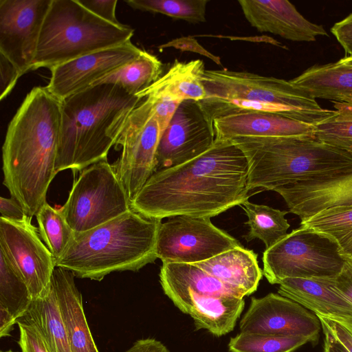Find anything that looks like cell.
Listing matches in <instances>:
<instances>
[{
    "instance_id": "10",
    "label": "cell",
    "mask_w": 352,
    "mask_h": 352,
    "mask_svg": "<svg viewBox=\"0 0 352 352\" xmlns=\"http://www.w3.org/2000/svg\"><path fill=\"white\" fill-rule=\"evenodd\" d=\"M241 245L235 238L213 225L210 217L179 215L161 223L156 256L162 263L194 264Z\"/></svg>"
},
{
    "instance_id": "27",
    "label": "cell",
    "mask_w": 352,
    "mask_h": 352,
    "mask_svg": "<svg viewBox=\"0 0 352 352\" xmlns=\"http://www.w3.org/2000/svg\"><path fill=\"white\" fill-rule=\"evenodd\" d=\"M23 317L36 327L51 352H72L52 282L49 293L32 300Z\"/></svg>"
},
{
    "instance_id": "34",
    "label": "cell",
    "mask_w": 352,
    "mask_h": 352,
    "mask_svg": "<svg viewBox=\"0 0 352 352\" xmlns=\"http://www.w3.org/2000/svg\"><path fill=\"white\" fill-rule=\"evenodd\" d=\"M208 0H128L131 8L144 12L160 13L190 23H204Z\"/></svg>"
},
{
    "instance_id": "18",
    "label": "cell",
    "mask_w": 352,
    "mask_h": 352,
    "mask_svg": "<svg viewBox=\"0 0 352 352\" xmlns=\"http://www.w3.org/2000/svg\"><path fill=\"white\" fill-rule=\"evenodd\" d=\"M272 191L284 199L289 212L304 220L330 208L352 206V171L279 186Z\"/></svg>"
},
{
    "instance_id": "11",
    "label": "cell",
    "mask_w": 352,
    "mask_h": 352,
    "mask_svg": "<svg viewBox=\"0 0 352 352\" xmlns=\"http://www.w3.org/2000/svg\"><path fill=\"white\" fill-rule=\"evenodd\" d=\"M161 135L153 104L144 98L130 114L115 145L122 146V153L113 166L130 201L155 172Z\"/></svg>"
},
{
    "instance_id": "12",
    "label": "cell",
    "mask_w": 352,
    "mask_h": 352,
    "mask_svg": "<svg viewBox=\"0 0 352 352\" xmlns=\"http://www.w3.org/2000/svg\"><path fill=\"white\" fill-rule=\"evenodd\" d=\"M31 220L29 216L19 221L0 217V252L25 280L34 300L49 293L56 265Z\"/></svg>"
},
{
    "instance_id": "36",
    "label": "cell",
    "mask_w": 352,
    "mask_h": 352,
    "mask_svg": "<svg viewBox=\"0 0 352 352\" xmlns=\"http://www.w3.org/2000/svg\"><path fill=\"white\" fill-rule=\"evenodd\" d=\"M19 329L17 342L21 352H51L36 327L24 317L18 319Z\"/></svg>"
},
{
    "instance_id": "50",
    "label": "cell",
    "mask_w": 352,
    "mask_h": 352,
    "mask_svg": "<svg viewBox=\"0 0 352 352\" xmlns=\"http://www.w3.org/2000/svg\"><path fill=\"white\" fill-rule=\"evenodd\" d=\"M0 352H17V351H13L12 350H8V351H1Z\"/></svg>"
},
{
    "instance_id": "2",
    "label": "cell",
    "mask_w": 352,
    "mask_h": 352,
    "mask_svg": "<svg viewBox=\"0 0 352 352\" xmlns=\"http://www.w3.org/2000/svg\"><path fill=\"white\" fill-rule=\"evenodd\" d=\"M61 102L47 87H35L9 123L2 147L3 184L28 216L46 202L57 173Z\"/></svg>"
},
{
    "instance_id": "33",
    "label": "cell",
    "mask_w": 352,
    "mask_h": 352,
    "mask_svg": "<svg viewBox=\"0 0 352 352\" xmlns=\"http://www.w3.org/2000/svg\"><path fill=\"white\" fill-rule=\"evenodd\" d=\"M36 217L39 234L57 260L73 240L75 232L59 208H53L47 201L40 208Z\"/></svg>"
},
{
    "instance_id": "4",
    "label": "cell",
    "mask_w": 352,
    "mask_h": 352,
    "mask_svg": "<svg viewBox=\"0 0 352 352\" xmlns=\"http://www.w3.org/2000/svg\"><path fill=\"white\" fill-rule=\"evenodd\" d=\"M161 223L160 219L144 217L131 209L76 233L56 265L75 277L97 281L115 272H137L157 258L156 241Z\"/></svg>"
},
{
    "instance_id": "24",
    "label": "cell",
    "mask_w": 352,
    "mask_h": 352,
    "mask_svg": "<svg viewBox=\"0 0 352 352\" xmlns=\"http://www.w3.org/2000/svg\"><path fill=\"white\" fill-rule=\"evenodd\" d=\"M205 70L204 63L200 59L188 62L175 59L165 74L136 96L141 99L150 98L199 102L206 97L201 81Z\"/></svg>"
},
{
    "instance_id": "20",
    "label": "cell",
    "mask_w": 352,
    "mask_h": 352,
    "mask_svg": "<svg viewBox=\"0 0 352 352\" xmlns=\"http://www.w3.org/2000/svg\"><path fill=\"white\" fill-rule=\"evenodd\" d=\"M184 314L189 315L197 330L205 329L220 337L231 332L245 306L243 298L212 296L192 291L165 294Z\"/></svg>"
},
{
    "instance_id": "26",
    "label": "cell",
    "mask_w": 352,
    "mask_h": 352,
    "mask_svg": "<svg viewBox=\"0 0 352 352\" xmlns=\"http://www.w3.org/2000/svg\"><path fill=\"white\" fill-rule=\"evenodd\" d=\"M159 276L164 294L192 291L204 296L245 297L241 292L192 264L162 263Z\"/></svg>"
},
{
    "instance_id": "46",
    "label": "cell",
    "mask_w": 352,
    "mask_h": 352,
    "mask_svg": "<svg viewBox=\"0 0 352 352\" xmlns=\"http://www.w3.org/2000/svg\"><path fill=\"white\" fill-rule=\"evenodd\" d=\"M201 36H212L217 38H228L231 41H242L254 43H266L275 45L283 49H287L286 46L283 45L281 43L267 35L261 36H224V35H212L204 34Z\"/></svg>"
},
{
    "instance_id": "41",
    "label": "cell",
    "mask_w": 352,
    "mask_h": 352,
    "mask_svg": "<svg viewBox=\"0 0 352 352\" xmlns=\"http://www.w3.org/2000/svg\"><path fill=\"white\" fill-rule=\"evenodd\" d=\"M0 100H2L10 93L21 76L16 67L1 54H0Z\"/></svg>"
},
{
    "instance_id": "29",
    "label": "cell",
    "mask_w": 352,
    "mask_h": 352,
    "mask_svg": "<svg viewBox=\"0 0 352 352\" xmlns=\"http://www.w3.org/2000/svg\"><path fill=\"white\" fill-rule=\"evenodd\" d=\"M240 206L248 218L245 222L249 227V232L245 236L247 241L259 239L267 250L287 234L290 226L285 217L287 211L254 204L248 200Z\"/></svg>"
},
{
    "instance_id": "43",
    "label": "cell",
    "mask_w": 352,
    "mask_h": 352,
    "mask_svg": "<svg viewBox=\"0 0 352 352\" xmlns=\"http://www.w3.org/2000/svg\"><path fill=\"white\" fill-rule=\"evenodd\" d=\"M333 283L352 304V261H346L340 272L333 278Z\"/></svg>"
},
{
    "instance_id": "13",
    "label": "cell",
    "mask_w": 352,
    "mask_h": 352,
    "mask_svg": "<svg viewBox=\"0 0 352 352\" xmlns=\"http://www.w3.org/2000/svg\"><path fill=\"white\" fill-rule=\"evenodd\" d=\"M52 0H0V54L21 76L32 69L42 26Z\"/></svg>"
},
{
    "instance_id": "31",
    "label": "cell",
    "mask_w": 352,
    "mask_h": 352,
    "mask_svg": "<svg viewBox=\"0 0 352 352\" xmlns=\"http://www.w3.org/2000/svg\"><path fill=\"white\" fill-rule=\"evenodd\" d=\"M332 102L333 113L314 126V138L352 156V103Z\"/></svg>"
},
{
    "instance_id": "1",
    "label": "cell",
    "mask_w": 352,
    "mask_h": 352,
    "mask_svg": "<svg viewBox=\"0 0 352 352\" xmlns=\"http://www.w3.org/2000/svg\"><path fill=\"white\" fill-rule=\"evenodd\" d=\"M248 165L231 140L215 139L205 153L154 173L131 201L144 217H212L248 200Z\"/></svg>"
},
{
    "instance_id": "37",
    "label": "cell",
    "mask_w": 352,
    "mask_h": 352,
    "mask_svg": "<svg viewBox=\"0 0 352 352\" xmlns=\"http://www.w3.org/2000/svg\"><path fill=\"white\" fill-rule=\"evenodd\" d=\"M316 316L321 327L327 329L349 352H352V316Z\"/></svg>"
},
{
    "instance_id": "28",
    "label": "cell",
    "mask_w": 352,
    "mask_h": 352,
    "mask_svg": "<svg viewBox=\"0 0 352 352\" xmlns=\"http://www.w3.org/2000/svg\"><path fill=\"white\" fill-rule=\"evenodd\" d=\"M162 72L163 64L158 58L142 50L136 58L97 80L92 85L115 84L130 94L136 96L160 78Z\"/></svg>"
},
{
    "instance_id": "32",
    "label": "cell",
    "mask_w": 352,
    "mask_h": 352,
    "mask_svg": "<svg viewBox=\"0 0 352 352\" xmlns=\"http://www.w3.org/2000/svg\"><path fill=\"white\" fill-rule=\"evenodd\" d=\"M32 300L25 280L0 252V305L18 320L26 314Z\"/></svg>"
},
{
    "instance_id": "17",
    "label": "cell",
    "mask_w": 352,
    "mask_h": 352,
    "mask_svg": "<svg viewBox=\"0 0 352 352\" xmlns=\"http://www.w3.org/2000/svg\"><path fill=\"white\" fill-rule=\"evenodd\" d=\"M238 3L246 20L258 32L297 42L314 41L318 36H328L322 25L307 20L287 0H239Z\"/></svg>"
},
{
    "instance_id": "15",
    "label": "cell",
    "mask_w": 352,
    "mask_h": 352,
    "mask_svg": "<svg viewBox=\"0 0 352 352\" xmlns=\"http://www.w3.org/2000/svg\"><path fill=\"white\" fill-rule=\"evenodd\" d=\"M240 332L278 336H304L316 344L321 323L318 316L278 294L252 298L239 322Z\"/></svg>"
},
{
    "instance_id": "6",
    "label": "cell",
    "mask_w": 352,
    "mask_h": 352,
    "mask_svg": "<svg viewBox=\"0 0 352 352\" xmlns=\"http://www.w3.org/2000/svg\"><path fill=\"white\" fill-rule=\"evenodd\" d=\"M245 155L249 191L331 177L352 171V156L314 137L238 138Z\"/></svg>"
},
{
    "instance_id": "5",
    "label": "cell",
    "mask_w": 352,
    "mask_h": 352,
    "mask_svg": "<svg viewBox=\"0 0 352 352\" xmlns=\"http://www.w3.org/2000/svg\"><path fill=\"white\" fill-rule=\"evenodd\" d=\"M201 81L206 97L198 103L212 122L238 112L258 111L315 126L334 112L322 108L315 98L291 80L223 68L206 69Z\"/></svg>"
},
{
    "instance_id": "21",
    "label": "cell",
    "mask_w": 352,
    "mask_h": 352,
    "mask_svg": "<svg viewBox=\"0 0 352 352\" xmlns=\"http://www.w3.org/2000/svg\"><path fill=\"white\" fill-rule=\"evenodd\" d=\"M71 272L61 267L54 271V288L72 352H99L83 308L82 296Z\"/></svg>"
},
{
    "instance_id": "48",
    "label": "cell",
    "mask_w": 352,
    "mask_h": 352,
    "mask_svg": "<svg viewBox=\"0 0 352 352\" xmlns=\"http://www.w3.org/2000/svg\"><path fill=\"white\" fill-rule=\"evenodd\" d=\"M322 329L324 335V352H349L327 329Z\"/></svg>"
},
{
    "instance_id": "25",
    "label": "cell",
    "mask_w": 352,
    "mask_h": 352,
    "mask_svg": "<svg viewBox=\"0 0 352 352\" xmlns=\"http://www.w3.org/2000/svg\"><path fill=\"white\" fill-rule=\"evenodd\" d=\"M290 80L315 98L352 103V66L315 65Z\"/></svg>"
},
{
    "instance_id": "44",
    "label": "cell",
    "mask_w": 352,
    "mask_h": 352,
    "mask_svg": "<svg viewBox=\"0 0 352 352\" xmlns=\"http://www.w3.org/2000/svg\"><path fill=\"white\" fill-rule=\"evenodd\" d=\"M0 212L1 217L14 221L24 220L28 217L21 204L12 197L0 198Z\"/></svg>"
},
{
    "instance_id": "23",
    "label": "cell",
    "mask_w": 352,
    "mask_h": 352,
    "mask_svg": "<svg viewBox=\"0 0 352 352\" xmlns=\"http://www.w3.org/2000/svg\"><path fill=\"white\" fill-rule=\"evenodd\" d=\"M195 265L245 296L254 293L262 278L257 254L242 245Z\"/></svg>"
},
{
    "instance_id": "9",
    "label": "cell",
    "mask_w": 352,
    "mask_h": 352,
    "mask_svg": "<svg viewBox=\"0 0 352 352\" xmlns=\"http://www.w3.org/2000/svg\"><path fill=\"white\" fill-rule=\"evenodd\" d=\"M131 209L126 190L113 164L107 161L82 170L59 208L75 234L100 226Z\"/></svg>"
},
{
    "instance_id": "38",
    "label": "cell",
    "mask_w": 352,
    "mask_h": 352,
    "mask_svg": "<svg viewBox=\"0 0 352 352\" xmlns=\"http://www.w3.org/2000/svg\"><path fill=\"white\" fill-rule=\"evenodd\" d=\"M173 47L182 52H190L204 56L217 65H221V58L204 48L194 36H182L176 38L158 46L160 50Z\"/></svg>"
},
{
    "instance_id": "45",
    "label": "cell",
    "mask_w": 352,
    "mask_h": 352,
    "mask_svg": "<svg viewBox=\"0 0 352 352\" xmlns=\"http://www.w3.org/2000/svg\"><path fill=\"white\" fill-rule=\"evenodd\" d=\"M124 352H170L160 341L151 338L136 340Z\"/></svg>"
},
{
    "instance_id": "14",
    "label": "cell",
    "mask_w": 352,
    "mask_h": 352,
    "mask_svg": "<svg viewBox=\"0 0 352 352\" xmlns=\"http://www.w3.org/2000/svg\"><path fill=\"white\" fill-rule=\"evenodd\" d=\"M214 140L213 122L198 102L183 101L161 135L154 173L193 160L208 151Z\"/></svg>"
},
{
    "instance_id": "39",
    "label": "cell",
    "mask_w": 352,
    "mask_h": 352,
    "mask_svg": "<svg viewBox=\"0 0 352 352\" xmlns=\"http://www.w3.org/2000/svg\"><path fill=\"white\" fill-rule=\"evenodd\" d=\"M80 4L101 19L118 26L124 25L119 22L116 15L117 0H77Z\"/></svg>"
},
{
    "instance_id": "3",
    "label": "cell",
    "mask_w": 352,
    "mask_h": 352,
    "mask_svg": "<svg viewBox=\"0 0 352 352\" xmlns=\"http://www.w3.org/2000/svg\"><path fill=\"white\" fill-rule=\"evenodd\" d=\"M143 99L110 83L92 85L60 100L56 172H81L107 161L130 114Z\"/></svg>"
},
{
    "instance_id": "16",
    "label": "cell",
    "mask_w": 352,
    "mask_h": 352,
    "mask_svg": "<svg viewBox=\"0 0 352 352\" xmlns=\"http://www.w3.org/2000/svg\"><path fill=\"white\" fill-rule=\"evenodd\" d=\"M142 50L131 41L80 56L50 68L47 89L60 100L84 90L136 58Z\"/></svg>"
},
{
    "instance_id": "49",
    "label": "cell",
    "mask_w": 352,
    "mask_h": 352,
    "mask_svg": "<svg viewBox=\"0 0 352 352\" xmlns=\"http://www.w3.org/2000/svg\"><path fill=\"white\" fill-rule=\"evenodd\" d=\"M338 63L340 64H343L345 65L352 66V58L351 57H344L341 59H340Z\"/></svg>"
},
{
    "instance_id": "8",
    "label": "cell",
    "mask_w": 352,
    "mask_h": 352,
    "mask_svg": "<svg viewBox=\"0 0 352 352\" xmlns=\"http://www.w3.org/2000/svg\"><path fill=\"white\" fill-rule=\"evenodd\" d=\"M346 261L330 236L300 226L265 250L263 274L272 285L286 278H335Z\"/></svg>"
},
{
    "instance_id": "42",
    "label": "cell",
    "mask_w": 352,
    "mask_h": 352,
    "mask_svg": "<svg viewBox=\"0 0 352 352\" xmlns=\"http://www.w3.org/2000/svg\"><path fill=\"white\" fill-rule=\"evenodd\" d=\"M331 32L343 47L344 57L352 58V13L336 23L331 28Z\"/></svg>"
},
{
    "instance_id": "30",
    "label": "cell",
    "mask_w": 352,
    "mask_h": 352,
    "mask_svg": "<svg viewBox=\"0 0 352 352\" xmlns=\"http://www.w3.org/2000/svg\"><path fill=\"white\" fill-rule=\"evenodd\" d=\"M300 226L330 236L338 244L340 254L352 261V206L324 210L301 220Z\"/></svg>"
},
{
    "instance_id": "40",
    "label": "cell",
    "mask_w": 352,
    "mask_h": 352,
    "mask_svg": "<svg viewBox=\"0 0 352 352\" xmlns=\"http://www.w3.org/2000/svg\"><path fill=\"white\" fill-rule=\"evenodd\" d=\"M145 98L150 100L153 104L154 114L157 120L162 134L182 102L164 98Z\"/></svg>"
},
{
    "instance_id": "35",
    "label": "cell",
    "mask_w": 352,
    "mask_h": 352,
    "mask_svg": "<svg viewBox=\"0 0 352 352\" xmlns=\"http://www.w3.org/2000/svg\"><path fill=\"white\" fill-rule=\"evenodd\" d=\"M307 342H310V339L304 336L240 332L230 338L228 349L230 352H294Z\"/></svg>"
},
{
    "instance_id": "47",
    "label": "cell",
    "mask_w": 352,
    "mask_h": 352,
    "mask_svg": "<svg viewBox=\"0 0 352 352\" xmlns=\"http://www.w3.org/2000/svg\"><path fill=\"white\" fill-rule=\"evenodd\" d=\"M16 322V319L9 311L0 305V337L10 336L11 331L14 329Z\"/></svg>"
},
{
    "instance_id": "7",
    "label": "cell",
    "mask_w": 352,
    "mask_h": 352,
    "mask_svg": "<svg viewBox=\"0 0 352 352\" xmlns=\"http://www.w3.org/2000/svg\"><path fill=\"white\" fill-rule=\"evenodd\" d=\"M134 30L109 23L77 0H52L45 18L32 70L49 69L131 41Z\"/></svg>"
},
{
    "instance_id": "22",
    "label": "cell",
    "mask_w": 352,
    "mask_h": 352,
    "mask_svg": "<svg viewBox=\"0 0 352 352\" xmlns=\"http://www.w3.org/2000/svg\"><path fill=\"white\" fill-rule=\"evenodd\" d=\"M333 278H286L279 283L278 294L316 315L352 316V304L336 287Z\"/></svg>"
},
{
    "instance_id": "19",
    "label": "cell",
    "mask_w": 352,
    "mask_h": 352,
    "mask_svg": "<svg viewBox=\"0 0 352 352\" xmlns=\"http://www.w3.org/2000/svg\"><path fill=\"white\" fill-rule=\"evenodd\" d=\"M215 139L314 137L315 127L278 114L241 111L214 119Z\"/></svg>"
}]
</instances>
